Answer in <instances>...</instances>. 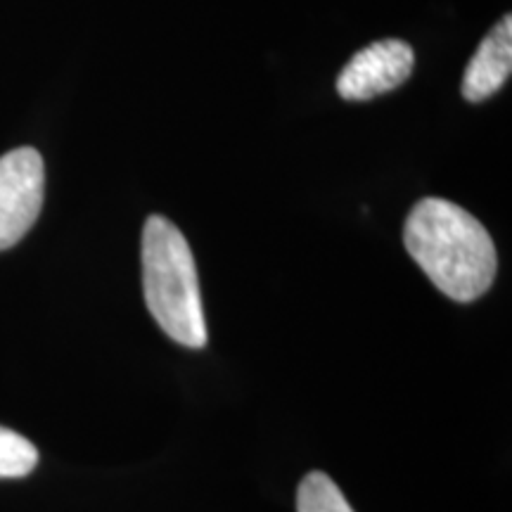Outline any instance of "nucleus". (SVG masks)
<instances>
[{
  "instance_id": "39448f33",
  "label": "nucleus",
  "mask_w": 512,
  "mask_h": 512,
  "mask_svg": "<svg viewBox=\"0 0 512 512\" xmlns=\"http://www.w3.org/2000/svg\"><path fill=\"white\" fill-rule=\"evenodd\" d=\"M512 72V17L505 15L479 43L463 76V98L482 102L501 91Z\"/></svg>"
},
{
  "instance_id": "0eeeda50",
  "label": "nucleus",
  "mask_w": 512,
  "mask_h": 512,
  "mask_svg": "<svg viewBox=\"0 0 512 512\" xmlns=\"http://www.w3.org/2000/svg\"><path fill=\"white\" fill-rule=\"evenodd\" d=\"M38 463V451L22 434L0 427V479L27 477Z\"/></svg>"
},
{
  "instance_id": "20e7f679",
  "label": "nucleus",
  "mask_w": 512,
  "mask_h": 512,
  "mask_svg": "<svg viewBox=\"0 0 512 512\" xmlns=\"http://www.w3.org/2000/svg\"><path fill=\"white\" fill-rule=\"evenodd\" d=\"M413 48L399 38H384L358 50L337 79L339 98L361 102L394 91L413 74Z\"/></svg>"
},
{
  "instance_id": "f03ea898",
  "label": "nucleus",
  "mask_w": 512,
  "mask_h": 512,
  "mask_svg": "<svg viewBox=\"0 0 512 512\" xmlns=\"http://www.w3.org/2000/svg\"><path fill=\"white\" fill-rule=\"evenodd\" d=\"M143 290L157 325L190 349L207 344L200 280L185 235L164 216H150L143 228Z\"/></svg>"
},
{
  "instance_id": "f257e3e1",
  "label": "nucleus",
  "mask_w": 512,
  "mask_h": 512,
  "mask_svg": "<svg viewBox=\"0 0 512 512\" xmlns=\"http://www.w3.org/2000/svg\"><path fill=\"white\" fill-rule=\"evenodd\" d=\"M415 264L453 302H475L496 278L498 256L489 230L458 204L427 197L403 228Z\"/></svg>"
},
{
  "instance_id": "7ed1b4c3",
  "label": "nucleus",
  "mask_w": 512,
  "mask_h": 512,
  "mask_svg": "<svg viewBox=\"0 0 512 512\" xmlns=\"http://www.w3.org/2000/svg\"><path fill=\"white\" fill-rule=\"evenodd\" d=\"M46 197V166L34 147L0 157V252L15 247L34 226Z\"/></svg>"
},
{
  "instance_id": "423d86ee",
  "label": "nucleus",
  "mask_w": 512,
  "mask_h": 512,
  "mask_svg": "<svg viewBox=\"0 0 512 512\" xmlns=\"http://www.w3.org/2000/svg\"><path fill=\"white\" fill-rule=\"evenodd\" d=\"M299 512H354L339 486L323 472H311L299 484Z\"/></svg>"
}]
</instances>
